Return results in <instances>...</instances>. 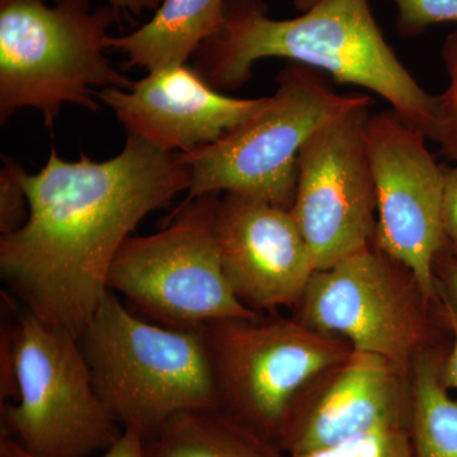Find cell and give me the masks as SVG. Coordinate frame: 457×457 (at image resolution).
Here are the masks:
<instances>
[{
    "mask_svg": "<svg viewBox=\"0 0 457 457\" xmlns=\"http://www.w3.org/2000/svg\"><path fill=\"white\" fill-rule=\"evenodd\" d=\"M29 198L23 227L0 237V272L26 311L78 339L104 297L111 264L149 213L191 186L180 153L128 134L119 155L68 162L51 150L36 174L18 167Z\"/></svg>",
    "mask_w": 457,
    "mask_h": 457,
    "instance_id": "cell-1",
    "label": "cell"
},
{
    "mask_svg": "<svg viewBox=\"0 0 457 457\" xmlns=\"http://www.w3.org/2000/svg\"><path fill=\"white\" fill-rule=\"evenodd\" d=\"M196 71L216 89L249 80L255 62L281 57L385 99L432 140L437 96L429 95L387 44L369 0H321L302 16L267 17L261 0H228L221 31L196 53Z\"/></svg>",
    "mask_w": 457,
    "mask_h": 457,
    "instance_id": "cell-2",
    "label": "cell"
},
{
    "mask_svg": "<svg viewBox=\"0 0 457 457\" xmlns=\"http://www.w3.org/2000/svg\"><path fill=\"white\" fill-rule=\"evenodd\" d=\"M99 398L147 438L170 418L220 408L204 328L150 323L108 293L79 339Z\"/></svg>",
    "mask_w": 457,
    "mask_h": 457,
    "instance_id": "cell-3",
    "label": "cell"
},
{
    "mask_svg": "<svg viewBox=\"0 0 457 457\" xmlns=\"http://www.w3.org/2000/svg\"><path fill=\"white\" fill-rule=\"evenodd\" d=\"M112 7L89 0H0V120L23 107L53 129L62 104L99 110L95 87L131 89L135 82L110 65L107 31Z\"/></svg>",
    "mask_w": 457,
    "mask_h": 457,
    "instance_id": "cell-4",
    "label": "cell"
},
{
    "mask_svg": "<svg viewBox=\"0 0 457 457\" xmlns=\"http://www.w3.org/2000/svg\"><path fill=\"white\" fill-rule=\"evenodd\" d=\"M369 95H339L317 71L288 62L278 89L260 110L220 140L183 153L191 168L188 198L225 194L255 198L291 210L297 183V158L306 141Z\"/></svg>",
    "mask_w": 457,
    "mask_h": 457,
    "instance_id": "cell-5",
    "label": "cell"
},
{
    "mask_svg": "<svg viewBox=\"0 0 457 457\" xmlns=\"http://www.w3.org/2000/svg\"><path fill=\"white\" fill-rule=\"evenodd\" d=\"M218 195L188 198L167 227L130 237L116 254L107 287L156 324L200 329L227 320H257L234 294L216 236Z\"/></svg>",
    "mask_w": 457,
    "mask_h": 457,
    "instance_id": "cell-6",
    "label": "cell"
},
{
    "mask_svg": "<svg viewBox=\"0 0 457 457\" xmlns=\"http://www.w3.org/2000/svg\"><path fill=\"white\" fill-rule=\"evenodd\" d=\"M18 396L2 405L3 435L35 457L104 453L123 428L99 398L79 339L29 312L18 317Z\"/></svg>",
    "mask_w": 457,
    "mask_h": 457,
    "instance_id": "cell-7",
    "label": "cell"
},
{
    "mask_svg": "<svg viewBox=\"0 0 457 457\" xmlns=\"http://www.w3.org/2000/svg\"><path fill=\"white\" fill-rule=\"evenodd\" d=\"M204 332L220 408L275 445L295 398L352 352L303 321L227 320Z\"/></svg>",
    "mask_w": 457,
    "mask_h": 457,
    "instance_id": "cell-8",
    "label": "cell"
},
{
    "mask_svg": "<svg viewBox=\"0 0 457 457\" xmlns=\"http://www.w3.org/2000/svg\"><path fill=\"white\" fill-rule=\"evenodd\" d=\"M427 135L395 111L370 113L366 143L376 198L374 245L409 273L426 299L436 295V264L446 245L445 171Z\"/></svg>",
    "mask_w": 457,
    "mask_h": 457,
    "instance_id": "cell-9",
    "label": "cell"
},
{
    "mask_svg": "<svg viewBox=\"0 0 457 457\" xmlns=\"http://www.w3.org/2000/svg\"><path fill=\"white\" fill-rule=\"evenodd\" d=\"M371 104L352 107L321 126L297 158L291 213L315 270L329 269L374 243L375 186L366 143Z\"/></svg>",
    "mask_w": 457,
    "mask_h": 457,
    "instance_id": "cell-10",
    "label": "cell"
},
{
    "mask_svg": "<svg viewBox=\"0 0 457 457\" xmlns=\"http://www.w3.org/2000/svg\"><path fill=\"white\" fill-rule=\"evenodd\" d=\"M395 266L372 243L315 270L300 300L303 323L350 343L352 351L378 354L403 368L423 342L425 324Z\"/></svg>",
    "mask_w": 457,
    "mask_h": 457,
    "instance_id": "cell-11",
    "label": "cell"
},
{
    "mask_svg": "<svg viewBox=\"0 0 457 457\" xmlns=\"http://www.w3.org/2000/svg\"><path fill=\"white\" fill-rule=\"evenodd\" d=\"M216 236L225 276L246 308L300 303L315 269L291 210L227 194L219 201Z\"/></svg>",
    "mask_w": 457,
    "mask_h": 457,
    "instance_id": "cell-12",
    "label": "cell"
},
{
    "mask_svg": "<svg viewBox=\"0 0 457 457\" xmlns=\"http://www.w3.org/2000/svg\"><path fill=\"white\" fill-rule=\"evenodd\" d=\"M95 96L113 111L128 134L180 154L220 140L266 99L222 95L186 64L149 71L131 89L108 87Z\"/></svg>",
    "mask_w": 457,
    "mask_h": 457,
    "instance_id": "cell-13",
    "label": "cell"
},
{
    "mask_svg": "<svg viewBox=\"0 0 457 457\" xmlns=\"http://www.w3.org/2000/svg\"><path fill=\"white\" fill-rule=\"evenodd\" d=\"M399 366L392 361L352 351L321 374V387L303 389L279 428L278 449L286 456L333 446L387 423L411 420Z\"/></svg>",
    "mask_w": 457,
    "mask_h": 457,
    "instance_id": "cell-14",
    "label": "cell"
},
{
    "mask_svg": "<svg viewBox=\"0 0 457 457\" xmlns=\"http://www.w3.org/2000/svg\"><path fill=\"white\" fill-rule=\"evenodd\" d=\"M228 0H163L154 17L130 35L106 38V49L128 56L123 68L149 71L186 64L221 31Z\"/></svg>",
    "mask_w": 457,
    "mask_h": 457,
    "instance_id": "cell-15",
    "label": "cell"
},
{
    "mask_svg": "<svg viewBox=\"0 0 457 457\" xmlns=\"http://www.w3.org/2000/svg\"><path fill=\"white\" fill-rule=\"evenodd\" d=\"M146 457H286L269 438L221 408L170 418L145 438Z\"/></svg>",
    "mask_w": 457,
    "mask_h": 457,
    "instance_id": "cell-16",
    "label": "cell"
},
{
    "mask_svg": "<svg viewBox=\"0 0 457 457\" xmlns=\"http://www.w3.org/2000/svg\"><path fill=\"white\" fill-rule=\"evenodd\" d=\"M411 396L414 457H457V400L451 398L435 360L418 361Z\"/></svg>",
    "mask_w": 457,
    "mask_h": 457,
    "instance_id": "cell-17",
    "label": "cell"
},
{
    "mask_svg": "<svg viewBox=\"0 0 457 457\" xmlns=\"http://www.w3.org/2000/svg\"><path fill=\"white\" fill-rule=\"evenodd\" d=\"M409 422L387 423L326 449L286 457H414Z\"/></svg>",
    "mask_w": 457,
    "mask_h": 457,
    "instance_id": "cell-18",
    "label": "cell"
},
{
    "mask_svg": "<svg viewBox=\"0 0 457 457\" xmlns=\"http://www.w3.org/2000/svg\"><path fill=\"white\" fill-rule=\"evenodd\" d=\"M449 86L437 96V114L432 140L440 146L441 154L457 165V29L447 36L441 50Z\"/></svg>",
    "mask_w": 457,
    "mask_h": 457,
    "instance_id": "cell-19",
    "label": "cell"
},
{
    "mask_svg": "<svg viewBox=\"0 0 457 457\" xmlns=\"http://www.w3.org/2000/svg\"><path fill=\"white\" fill-rule=\"evenodd\" d=\"M398 8L396 27L404 37L422 35L429 27L456 23L457 0H392Z\"/></svg>",
    "mask_w": 457,
    "mask_h": 457,
    "instance_id": "cell-20",
    "label": "cell"
},
{
    "mask_svg": "<svg viewBox=\"0 0 457 457\" xmlns=\"http://www.w3.org/2000/svg\"><path fill=\"white\" fill-rule=\"evenodd\" d=\"M18 165L13 161L4 159L0 173V233L2 236L18 230L29 219V198L20 177Z\"/></svg>",
    "mask_w": 457,
    "mask_h": 457,
    "instance_id": "cell-21",
    "label": "cell"
},
{
    "mask_svg": "<svg viewBox=\"0 0 457 457\" xmlns=\"http://www.w3.org/2000/svg\"><path fill=\"white\" fill-rule=\"evenodd\" d=\"M0 457H35L5 436L0 440ZM99 457H146L145 437L137 429L123 428L119 440Z\"/></svg>",
    "mask_w": 457,
    "mask_h": 457,
    "instance_id": "cell-22",
    "label": "cell"
},
{
    "mask_svg": "<svg viewBox=\"0 0 457 457\" xmlns=\"http://www.w3.org/2000/svg\"><path fill=\"white\" fill-rule=\"evenodd\" d=\"M16 327H2L0 336V399L4 400L18 396L16 378Z\"/></svg>",
    "mask_w": 457,
    "mask_h": 457,
    "instance_id": "cell-23",
    "label": "cell"
},
{
    "mask_svg": "<svg viewBox=\"0 0 457 457\" xmlns=\"http://www.w3.org/2000/svg\"><path fill=\"white\" fill-rule=\"evenodd\" d=\"M445 171L444 225L447 243L457 254V165L442 164Z\"/></svg>",
    "mask_w": 457,
    "mask_h": 457,
    "instance_id": "cell-24",
    "label": "cell"
},
{
    "mask_svg": "<svg viewBox=\"0 0 457 457\" xmlns=\"http://www.w3.org/2000/svg\"><path fill=\"white\" fill-rule=\"evenodd\" d=\"M447 319L453 330V343L446 362L441 368V378L447 389L457 390V318L449 308H446Z\"/></svg>",
    "mask_w": 457,
    "mask_h": 457,
    "instance_id": "cell-25",
    "label": "cell"
},
{
    "mask_svg": "<svg viewBox=\"0 0 457 457\" xmlns=\"http://www.w3.org/2000/svg\"><path fill=\"white\" fill-rule=\"evenodd\" d=\"M442 269H444V281L449 295L446 308H449L457 318V260L455 258L447 260Z\"/></svg>",
    "mask_w": 457,
    "mask_h": 457,
    "instance_id": "cell-26",
    "label": "cell"
},
{
    "mask_svg": "<svg viewBox=\"0 0 457 457\" xmlns=\"http://www.w3.org/2000/svg\"><path fill=\"white\" fill-rule=\"evenodd\" d=\"M163 0H110V7H112L117 13L121 12H131L140 16L145 9L156 11Z\"/></svg>",
    "mask_w": 457,
    "mask_h": 457,
    "instance_id": "cell-27",
    "label": "cell"
},
{
    "mask_svg": "<svg viewBox=\"0 0 457 457\" xmlns=\"http://www.w3.org/2000/svg\"><path fill=\"white\" fill-rule=\"evenodd\" d=\"M321 0H295V5L299 11L306 12L317 5Z\"/></svg>",
    "mask_w": 457,
    "mask_h": 457,
    "instance_id": "cell-28",
    "label": "cell"
}]
</instances>
